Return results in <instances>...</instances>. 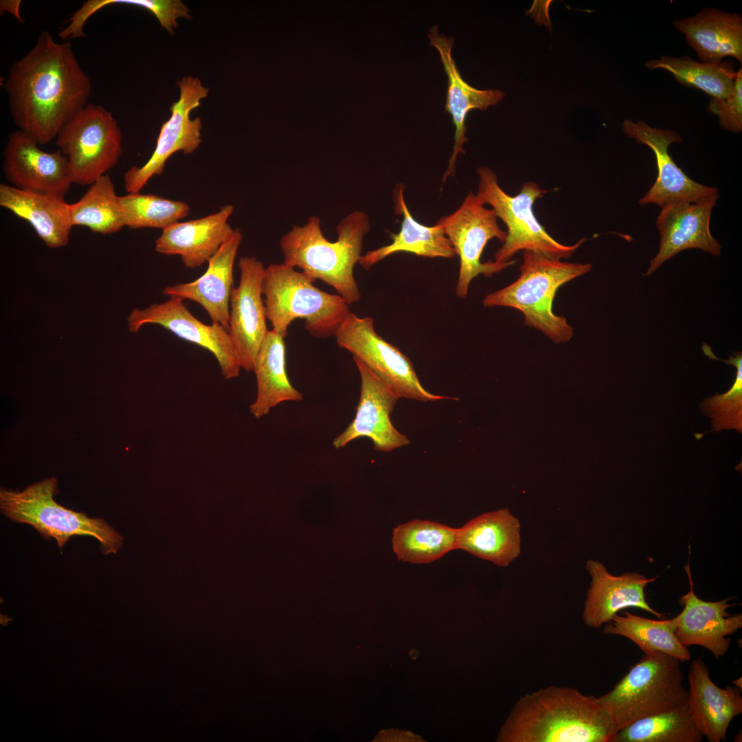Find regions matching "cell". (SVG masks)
I'll list each match as a JSON object with an SVG mask.
<instances>
[{"label":"cell","instance_id":"cell-1","mask_svg":"<svg viewBox=\"0 0 742 742\" xmlns=\"http://www.w3.org/2000/svg\"><path fill=\"white\" fill-rule=\"evenodd\" d=\"M4 87L14 123L40 145L56 138L91 93L71 43L57 42L47 31L12 65Z\"/></svg>","mask_w":742,"mask_h":742},{"label":"cell","instance_id":"cell-2","mask_svg":"<svg viewBox=\"0 0 742 742\" xmlns=\"http://www.w3.org/2000/svg\"><path fill=\"white\" fill-rule=\"evenodd\" d=\"M616 730L598 697L550 686L517 701L499 733L504 742H613Z\"/></svg>","mask_w":742,"mask_h":742},{"label":"cell","instance_id":"cell-3","mask_svg":"<svg viewBox=\"0 0 742 742\" xmlns=\"http://www.w3.org/2000/svg\"><path fill=\"white\" fill-rule=\"evenodd\" d=\"M320 223L319 217L312 216L281 238L283 263L302 269L313 282L319 280L331 286L348 305L357 302L361 293L353 270L370 229V218L361 211L350 212L337 225L335 242L324 237Z\"/></svg>","mask_w":742,"mask_h":742},{"label":"cell","instance_id":"cell-4","mask_svg":"<svg viewBox=\"0 0 742 742\" xmlns=\"http://www.w3.org/2000/svg\"><path fill=\"white\" fill-rule=\"evenodd\" d=\"M589 263H571L531 250L523 251L519 278L508 286L487 295L485 307L506 306L520 311L524 324L542 332L556 344L569 341L573 328L552 311L559 287L589 272Z\"/></svg>","mask_w":742,"mask_h":742},{"label":"cell","instance_id":"cell-5","mask_svg":"<svg viewBox=\"0 0 742 742\" xmlns=\"http://www.w3.org/2000/svg\"><path fill=\"white\" fill-rule=\"evenodd\" d=\"M262 294L272 330L284 337L290 324L299 318L304 319L311 336H335L350 313L339 295L322 291L302 272L284 263L271 264L265 269Z\"/></svg>","mask_w":742,"mask_h":742},{"label":"cell","instance_id":"cell-6","mask_svg":"<svg viewBox=\"0 0 742 742\" xmlns=\"http://www.w3.org/2000/svg\"><path fill=\"white\" fill-rule=\"evenodd\" d=\"M681 663L661 651L644 654L610 691L598 697L616 732L687 704Z\"/></svg>","mask_w":742,"mask_h":742},{"label":"cell","instance_id":"cell-7","mask_svg":"<svg viewBox=\"0 0 742 742\" xmlns=\"http://www.w3.org/2000/svg\"><path fill=\"white\" fill-rule=\"evenodd\" d=\"M58 481L54 477L28 485L23 491L1 488V513L15 523L32 526L46 539L54 538L60 549L74 536L98 541L104 554H116L123 537L102 518H91L58 504Z\"/></svg>","mask_w":742,"mask_h":742},{"label":"cell","instance_id":"cell-8","mask_svg":"<svg viewBox=\"0 0 742 742\" xmlns=\"http://www.w3.org/2000/svg\"><path fill=\"white\" fill-rule=\"evenodd\" d=\"M476 196L484 204L492 207L497 218L507 227L506 238L495 254L494 261L506 263L519 251L531 250L557 259L568 258L585 242L584 238L572 245H563L554 239L537 221L532 207L535 201L546 192L532 181L523 184L515 196L506 193L498 183L495 172L482 166Z\"/></svg>","mask_w":742,"mask_h":742},{"label":"cell","instance_id":"cell-9","mask_svg":"<svg viewBox=\"0 0 742 742\" xmlns=\"http://www.w3.org/2000/svg\"><path fill=\"white\" fill-rule=\"evenodd\" d=\"M122 133L113 114L101 105L88 104L62 128L56 138L68 161L72 183L90 186L113 168L122 153Z\"/></svg>","mask_w":742,"mask_h":742},{"label":"cell","instance_id":"cell-10","mask_svg":"<svg viewBox=\"0 0 742 742\" xmlns=\"http://www.w3.org/2000/svg\"><path fill=\"white\" fill-rule=\"evenodd\" d=\"M335 336L339 348L351 352L399 398L423 402L451 398L423 387L409 357L376 333L373 318L359 317L350 312Z\"/></svg>","mask_w":742,"mask_h":742},{"label":"cell","instance_id":"cell-11","mask_svg":"<svg viewBox=\"0 0 742 742\" xmlns=\"http://www.w3.org/2000/svg\"><path fill=\"white\" fill-rule=\"evenodd\" d=\"M484 205L476 194L470 192L454 212L436 222L442 225L460 258L456 293L462 299L466 297L474 278L480 274L490 278L515 262H481L482 254L490 240L496 238L503 243L506 238V232L500 228L494 210Z\"/></svg>","mask_w":742,"mask_h":742},{"label":"cell","instance_id":"cell-12","mask_svg":"<svg viewBox=\"0 0 742 742\" xmlns=\"http://www.w3.org/2000/svg\"><path fill=\"white\" fill-rule=\"evenodd\" d=\"M177 85L179 98L170 108L171 116L161 125L152 155L143 166H133L124 175L128 193L139 192L152 177L161 175L172 155L178 151L191 154L201 142L202 122L199 117L191 119L190 113L207 97L209 90L196 77H183Z\"/></svg>","mask_w":742,"mask_h":742},{"label":"cell","instance_id":"cell-13","mask_svg":"<svg viewBox=\"0 0 742 742\" xmlns=\"http://www.w3.org/2000/svg\"><path fill=\"white\" fill-rule=\"evenodd\" d=\"M183 300L170 297L143 309L134 308L127 318L128 328L137 333L145 324L159 325L177 337L210 351L216 358L223 377L232 379L239 375L240 359L228 330L223 326L205 324L187 308Z\"/></svg>","mask_w":742,"mask_h":742},{"label":"cell","instance_id":"cell-14","mask_svg":"<svg viewBox=\"0 0 742 742\" xmlns=\"http://www.w3.org/2000/svg\"><path fill=\"white\" fill-rule=\"evenodd\" d=\"M238 285L229 300L228 332L238 355L241 368L253 371L259 349L268 332L262 298L264 264L254 256H243L238 264Z\"/></svg>","mask_w":742,"mask_h":742},{"label":"cell","instance_id":"cell-15","mask_svg":"<svg viewBox=\"0 0 742 742\" xmlns=\"http://www.w3.org/2000/svg\"><path fill=\"white\" fill-rule=\"evenodd\" d=\"M622 129L628 137L649 147L656 159L657 178L639 200L640 205L655 204L662 207L675 201L696 203L719 196L717 188L693 181L673 161L668 147L673 143L682 142L677 132L653 128L642 120L634 122L631 120L624 121Z\"/></svg>","mask_w":742,"mask_h":742},{"label":"cell","instance_id":"cell-16","mask_svg":"<svg viewBox=\"0 0 742 742\" xmlns=\"http://www.w3.org/2000/svg\"><path fill=\"white\" fill-rule=\"evenodd\" d=\"M353 359L361 376L360 398L354 419L334 438L333 447L341 449L361 437L370 438L374 449L381 451L409 445L407 437L398 431L390 420L399 396L361 361Z\"/></svg>","mask_w":742,"mask_h":742},{"label":"cell","instance_id":"cell-17","mask_svg":"<svg viewBox=\"0 0 742 742\" xmlns=\"http://www.w3.org/2000/svg\"><path fill=\"white\" fill-rule=\"evenodd\" d=\"M21 130L12 132L5 146L3 171L10 186L65 197L71 185L68 161L60 150L47 153Z\"/></svg>","mask_w":742,"mask_h":742},{"label":"cell","instance_id":"cell-18","mask_svg":"<svg viewBox=\"0 0 742 742\" xmlns=\"http://www.w3.org/2000/svg\"><path fill=\"white\" fill-rule=\"evenodd\" d=\"M719 196L692 203L675 201L664 204L656 219L660 247L644 276H650L679 252L699 249L719 256L721 245L710 228L712 210Z\"/></svg>","mask_w":742,"mask_h":742},{"label":"cell","instance_id":"cell-19","mask_svg":"<svg viewBox=\"0 0 742 742\" xmlns=\"http://www.w3.org/2000/svg\"><path fill=\"white\" fill-rule=\"evenodd\" d=\"M684 568L690 582V591L679 599L683 609L674 618L675 635L684 647H703L719 660L727 653L730 647L731 639L727 636L741 629L742 614L730 615L727 611V609L734 605L728 603L730 598L714 602L700 599L693 591L689 564Z\"/></svg>","mask_w":742,"mask_h":742},{"label":"cell","instance_id":"cell-20","mask_svg":"<svg viewBox=\"0 0 742 742\" xmlns=\"http://www.w3.org/2000/svg\"><path fill=\"white\" fill-rule=\"evenodd\" d=\"M586 569L591 576L582 618L589 627L598 629L611 621L623 609H643L660 619L664 615L653 609L646 600L645 587L656 578H648L638 572L611 574L600 561L589 559Z\"/></svg>","mask_w":742,"mask_h":742},{"label":"cell","instance_id":"cell-21","mask_svg":"<svg viewBox=\"0 0 742 742\" xmlns=\"http://www.w3.org/2000/svg\"><path fill=\"white\" fill-rule=\"evenodd\" d=\"M701 657L693 660L688 675L687 704L691 717L709 742L726 741L729 726L742 713L741 690L717 686L710 679Z\"/></svg>","mask_w":742,"mask_h":742},{"label":"cell","instance_id":"cell-22","mask_svg":"<svg viewBox=\"0 0 742 742\" xmlns=\"http://www.w3.org/2000/svg\"><path fill=\"white\" fill-rule=\"evenodd\" d=\"M242 240L240 230L234 229L232 235L208 261V267L201 277L191 282L167 286L162 293L169 297H178L198 303L206 311L212 323L228 330L234 265Z\"/></svg>","mask_w":742,"mask_h":742},{"label":"cell","instance_id":"cell-23","mask_svg":"<svg viewBox=\"0 0 742 742\" xmlns=\"http://www.w3.org/2000/svg\"><path fill=\"white\" fill-rule=\"evenodd\" d=\"M234 209L233 205H227L206 216L172 225L162 230L155 240V251L166 256H180L187 268L201 267L232 235L234 229L228 220Z\"/></svg>","mask_w":742,"mask_h":742},{"label":"cell","instance_id":"cell-24","mask_svg":"<svg viewBox=\"0 0 742 742\" xmlns=\"http://www.w3.org/2000/svg\"><path fill=\"white\" fill-rule=\"evenodd\" d=\"M430 45L438 52L445 71L448 78V89L445 110L452 118L455 126L454 144L449 165L442 177L445 182L449 176H453L456 162L459 153L464 154L463 145L468 141L466 137L465 120L469 112L473 109L486 110L489 106L498 103L504 93L499 90H479L466 83L462 78L451 56L453 38L439 34L438 26L429 30L428 35Z\"/></svg>","mask_w":742,"mask_h":742},{"label":"cell","instance_id":"cell-25","mask_svg":"<svg viewBox=\"0 0 742 742\" xmlns=\"http://www.w3.org/2000/svg\"><path fill=\"white\" fill-rule=\"evenodd\" d=\"M521 525L508 508L482 513L458 528L457 549L508 566L521 552Z\"/></svg>","mask_w":742,"mask_h":742},{"label":"cell","instance_id":"cell-26","mask_svg":"<svg viewBox=\"0 0 742 742\" xmlns=\"http://www.w3.org/2000/svg\"><path fill=\"white\" fill-rule=\"evenodd\" d=\"M63 196L0 184V205L26 220L50 248L65 246L72 225Z\"/></svg>","mask_w":742,"mask_h":742},{"label":"cell","instance_id":"cell-27","mask_svg":"<svg viewBox=\"0 0 742 742\" xmlns=\"http://www.w3.org/2000/svg\"><path fill=\"white\" fill-rule=\"evenodd\" d=\"M704 63H718L726 56L742 63V18L710 8L673 22Z\"/></svg>","mask_w":742,"mask_h":742},{"label":"cell","instance_id":"cell-28","mask_svg":"<svg viewBox=\"0 0 742 742\" xmlns=\"http://www.w3.org/2000/svg\"><path fill=\"white\" fill-rule=\"evenodd\" d=\"M403 190V186L398 185L393 192L395 213L403 216L401 229L390 235L392 243L361 256L359 264L366 270L399 252L431 258H451L457 255L441 225L436 223L434 226H426L415 220L405 202Z\"/></svg>","mask_w":742,"mask_h":742},{"label":"cell","instance_id":"cell-29","mask_svg":"<svg viewBox=\"0 0 742 742\" xmlns=\"http://www.w3.org/2000/svg\"><path fill=\"white\" fill-rule=\"evenodd\" d=\"M284 337L268 330L256 357L253 372L256 375V395L249 412L256 418L269 413L286 401H301L303 394L290 382L286 370Z\"/></svg>","mask_w":742,"mask_h":742},{"label":"cell","instance_id":"cell-30","mask_svg":"<svg viewBox=\"0 0 742 742\" xmlns=\"http://www.w3.org/2000/svg\"><path fill=\"white\" fill-rule=\"evenodd\" d=\"M458 528L414 519L394 529L392 547L398 560L428 563L457 549Z\"/></svg>","mask_w":742,"mask_h":742},{"label":"cell","instance_id":"cell-31","mask_svg":"<svg viewBox=\"0 0 742 742\" xmlns=\"http://www.w3.org/2000/svg\"><path fill=\"white\" fill-rule=\"evenodd\" d=\"M675 618L652 620L628 611L615 615L606 623L603 633L625 637L634 642L644 653L664 652L681 662L690 660L691 654L675 635Z\"/></svg>","mask_w":742,"mask_h":742},{"label":"cell","instance_id":"cell-32","mask_svg":"<svg viewBox=\"0 0 742 742\" xmlns=\"http://www.w3.org/2000/svg\"><path fill=\"white\" fill-rule=\"evenodd\" d=\"M649 69H662L671 72L680 84L698 89L717 99H726L732 93L737 71L732 62L699 63L685 56H663L647 61Z\"/></svg>","mask_w":742,"mask_h":742},{"label":"cell","instance_id":"cell-33","mask_svg":"<svg viewBox=\"0 0 742 742\" xmlns=\"http://www.w3.org/2000/svg\"><path fill=\"white\" fill-rule=\"evenodd\" d=\"M118 197L110 176L99 177L77 202L69 204L72 226H85L103 235L117 232L124 227Z\"/></svg>","mask_w":742,"mask_h":742},{"label":"cell","instance_id":"cell-34","mask_svg":"<svg viewBox=\"0 0 742 742\" xmlns=\"http://www.w3.org/2000/svg\"><path fill=\"white\" fill-rule=\"evenodd\" d=\"M688 704L637 720L618 731L613 742H701Z\"/></svg>","mask_w":742,"mask_h":742},{"label":"cell","instance_id":"cell-35","mask_svg":"<svg viewBox=\"0 0 742 742\" xmlns=\"http://www.w3.org/2000/svg\"><path fill=\"white\" fill-rule=\"evenodd\" d=\"M118 203L124 227L131 229L164 230L186 217L190 212L186 202L152 194L128 193L119 196Z\"/></svg>","mask_w":742,"mask_h":742},{"label":"cell","instance_id":"cell-36","mask_svg":"<svg viewBox=\"0 0 742 742\" xmlns=\"http://www.w3.org/2000/svg\"><path fill=\"white\" fill-rule=\"evenodd\" d=\"M701 348L710 359L719 360L734 366L737 373L734 381L727 392L707 398L700 404V409L711 418L715 431L734 429L741 433L742 353L734 352L728 359L723 360L716 357L708 344L704 343Z\"/></svg>","mask_w":742,"mask_h":742},{"label":"cell","instance_id":"cell-37","mask_svg":"<svg viewBox=\"0 0 742 742\" xmlns=\"http://www.w3.org/2000/svg\"><path fill=\"white\" fill-rule=\"evenodd\" d=\"M113 4L131 5L150 11L170 34L178 27V19H191L189 8L180 0H89L82 3L80 12L88 19L100 9Z\"/></svg>","mask_w":742,"mask_h":742},{"label":"cell","instance_id":"cell-38","mask_svg":"<svg viewBox=\"0 0 742 742\" xmlns=\"http://www.w3.org/2000/svg\"><path fill=\"white\" fill-rule=\"evenodd\" d=\"M708 111L719 117L722 129L732 133L742 131V69L737 71L734 89L726 99L710 98Z\"/></svg>","mask_w":742,"mask_h":742},{"label":"cell","instance_id":"cell-39","mask_svg":"<svg viewBox=\"0 0 742 742\" xmlns=\"http://www.w3.org/2000/svg\"><path fill=\"white\" fill-rule=\"evenodd\" d=\"M20 3L21 1H1V10L8 11L14 15L17 19L21 20L22 19L19 15Z\"/></svg>","mask_w":742,"mask_h":742},{"label":"cell","instance_id":"cell-40","mask_svg":"<svg viewBox=\"0 0 742 742\" xmlns=\"http://www.w3.org/2000/svg\"><path fill=\"white\" fill-rule=\"evenodd\" d=\"M732 684H734L735 686H737V688H739L741 690L742 689L741 677L738 678L736 680L732 681Z\"/></svg>","mask_w":742,"mask_h":742}]
</instances>
